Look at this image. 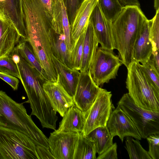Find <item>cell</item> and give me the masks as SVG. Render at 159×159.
Returning <instances> with one entry per match:
<instances>
[{
  "label": "cell",
  "mask_w": 159,
  "mask_h": 159,
  "mask_svg": "<svg viewBox=\"0 0 159 159\" xmlns=\"http://www.w3.org/2000/svg\"><path fill=\"white\" fill-rule=\"evenodd\" d=\"M26 39L44 70L48 80L56 81L57 78L53 62V55L49 34L52 27L51 17L42 7L29 8L23 13Z\"/></svg>",
  "instance_id": "obj_1"
},
{
  "label": "cell",
  "mask_w": 159,
  "mask_h": 159,
  "mask_svg": "<svg viewBox=\"0 0 159 159\" xmlns=\"http://www.w3.org/2000/svg\"><path fill=\"white\" fill-rule=\"evenodd\" d=\"M148 19L140 6L130 5L123 7L112 22L113 48L118 50V56L126 68L133 61L134 44Z\"/></svg>",
  "instance_id": "obj_2"
},
{
  "label": "cell",
  "mask_w": 159,
  "mask_h": 159,
  "mask_svg": "<svg viewBox=\"0 0 159 159\" xmlns=\"http://www.w3.org/2000/svg\"><path fill=\"white\" fill-rule=\"evenodd\" d=\"M19 55L18 61L14 62L32 110L31 115L38 119L43 128L55 130L58 117L43 90L44 82L35 70Z\"/></svg>",
  "instance_id": "obj_3"
},
{
  "label": "cell",
  "mask_w": 159,
  "mask_h": 159,
  "mask_svg": "<svg viewBox=\"0 0 159 159\" xmlns=\"http://www.w3.org/2000/svg\"><path fill=\"white\" fill-rule=\"evenodd\" d=\"M0 126L26 135L36 146L49 149L48 138L28 114L22 103H19L0 90Z\"/></svg>",
  "instance_id": "obj_4"
},
{
  "label": "cell",
  "mask_w": 159,
  "mask_h": 159,
  "mask_svg": "<svg viewBox=\"0 0 159 159\" xmlns=\"http://www.w3.org/2000/svg\"><path fill=\"white\" fill-rule=\"evenodd\" d=\"M127 68L126 88L134 103L146 110L159 111V92L149 80L141 64L133 61Z\"/></svg>",
  "instance_id": "obj_5"
},
{
  "label": "cell",
  "mask_w": 159,
  "mask_h": 159,
  "mask_svg": "<svg viewBox=\"0 0 159 159\" xmlns=\"http://www.w3.org/2000/svg\"><path fill=\"white\" fill-rule=\"evenodd\" d=\"M1 159H39L36 145L26 135L0 126Z\"/></svg>",
  "instance_id": "obj_6"
},
{
  "label": "cell",
  "mask_w": 159,
  "mask_h": 159,
  "mask_svg": "<svg viewBox=\"0 0 159 159\" xmlns=\"http://www.w3.org/2000/svg\"><path fill=\"white\" fill-rule=\"evenodd\" d=\"M117 104L133 121L142 138L159 134V111H149L139 107L128 93L123 94Z\"/></svg>",
  "instance_id": "obj_7"
},
{
  "label": "cell",
  "mask_w": 159,
  "mask_h": 159,
  "mask_svg": "<svg viewBox=\"0 0 159 159\" xmlns=\"http://www.w3.org/2000/svg\"><path fill=\"white\" fill-rule=\"evenodd\" d=\"M122 64L119 57L113 51L98 47L90 69L91 76L96 85L101 87L110 80L115 79Z\"/></svg>",
  "instance_id": "obj_8"
},
{
  "label": "cell",
  "mask_w": 159,
  "mask_h": 159,
  "mask_svg": "<svg viewBox=\"0 0 159 159\" xmlns=\"http://www.w3.org/2000/svg\"><path fill=\"white\" fill-rule=\"evenodd\" d=\"M111 91L99 88L96 97L91 107L85 115V120L83 134L87 135L95 128L106 126L107 122L115 108L111 100Z\"/></svg>",
  "instance_id": "obj_9"
},
{
  "label": "cell",
  "mask_w": 159,
  "mask_h": 159,
  "mask_svg": "<svg viewBox=\"0 0 159 159\" xmlns=\"http://www.w3.org/2000/svg\"><path fill=\"white\" fill-rule=\"evenodd\" d=\"M99 87L93 80L90 70L80 72L75 93L73 97L75 106L85 114L93 104Z\"/></svg>",
  "instance_id": "obj_10"
},
{
  "label": "cell",
  "mask_w": 159,
  "mask_h": 159,
  "mask_svg": "<svg viewBox=\"0 0 159 159\" xmlns=\"http://www.w3.org/2000/svg\"><path fill=\"white\" fill-rule=\"evenodd\" d=\"M106 126L111 136L113 137L118 136L122 142L128 136L139 140L142 139L131 119L117 106L112 112Z\"/></svg>",
  "instance_id": "obj_11"
},
{
  "label": "cell",
  "mask_w": 159,
  "mask_h": 159,
  "mask_svg": "<svg viewBox=\"0 0 159 159\" xmlns=\"http://www.w3.org/2000/svg\"><path fill=\"white\" fill-rule=\"evenodd\" d=\"M78 136L77 132L54 130L48 138L50 151L55 159H73Z\"/></svg>",
  "instance_id": "obj_12"
},
{
  "label": "cell",
  "mask_w": 159,
  "mask_h": 159,
  "mask_svg": "<svg viewBox=\"0 0 159 159\" xmlns=\"http://www.w3.org/2000/svg\"><path fill=\"white\" fill-rule=\"evenodd\" d=\"M43 88L52 108L61 117H63L70 107L75 105L73 97L60 84L58 74L56 81H46L43 84Z\"/></svg>",
  "instance_id": "obj_13"
},
{
  "label": "cell",
  "mask_w": 159,
  "mask_h": 159,
  "mask_svg": "<svg viewBox=\"0 0 159 159\" xmlns=\"http://www.w3.org/2000/svg\"><path fill=\"white\" fill-rule=\"evenodd\" d=\"M99 43L104 49L113 51L112 22L103 14L98 3L93 10L89 19Z\"/></svg>",
  "instance_id": "obj_14"
},
{
  "label": "cell",
  "mask_w": 159,
  "mask_h": 159,
  "mask_svg": "<svg viewBox=\"0 0 159 159\" xmlns=\"http://www.w3.org/2000/svg\"><path fill=\"white\" fill-rule=\"evenodd\" d=\"M20 39L18 31L0 7V57L9 55Z\"/></svg>",
  "instance_id": "obj_15"
},
{
  "label": "cell",
  "mask_w": 159,
  "mask_h": 159,
  "mask_svg": "<svg viewBox=\"0 0 159 159\" xmlns=\"http://www.w3.org/2000/svg\"><path fill=\"white\" fill-rule=\"evenodd\" d=\"M52 27L55 33L63 34L68 49L70 51L72 47L71 28L66 9L63 0L52 2Z\"/></svg>",
  "instance_id": "obj_16"
},
{
  "label": "cell",
  "mask_w": 159,
  "mask_h": 159,
  "mask_svg": "<svg viewBox=\"0 0 159 159\" xmlns=\"http://www.w3.org/2000/svg\"><path fill=\"white\" fill-rule=\"evenodd\" d=\"M151 20L146 21L134 45L133 61L140 63L146 62L151 58L152 48L150 37Z\"/></svg>",
  "instance_id": "obj_17"
},
{
  "label": "cell",
  "mask_w": 159,
  "mask_h": 159,
  "mask_svg": "<svg viewBox=\"0 0 159 159\" xmlns=\"http://www.w3.org/2000/svg\"><path fill=\"white\" fill-rule=\"evenodd\" d=\"M98 1V0H84L78 10L70 27L72 45L84 31L90 15Z\"/></svg>",
  "instance_id": "obj_18"
},
{
  "label": "cell",
  "mask_w": 159,
  "mask_h": 159,
  "mask_svg": "<svg viewBox=\"0 0 159 159\" xmlns=\"http://www.w3.org/2000/svg\"><path fill=\"white\" fill-rule=\"evenodd\" d=\"M98 43L92 25L89 20L84 31L83 56L80 72H84L90 70Z\"/></svg>",
  "instance_id": "obj_19"
},
{
  "label": "cell",
  "mask_w": 159,
  "mask_h": 159,
  "mask_svg": "<svg viewBox=\"0 0 159 159\" xmlns=\"http://www.w3.org/2000/svg\"><path fill=\"white\" fill-rule=\"evenodd\" d=\"M53 62L57 73L59 75L60 84L67 92L73 97L75 93L80 71L68 66L54 56Z\"/></svg>",
  "instance_id": "obj_20"
},
{
  "label": "cell",
  "mask_w": 159,
  "mask_h": 159,
  "mask_svg": "<svg viewBox=\"0 0 159 159\" xmlns=\"http://www.w3.org/2000/svg\"><path fill=\"white\" fill-rule=\"evenodd\" d=\"M0 7L6 17L13 24L21 38L26 39V28L21 9L20 0H5Z\"/></svg>",
  "instance_id": "obj_21"
},
{
  "label": "cell",
  "mask_w": 159,
  "mask_h": 159,
  "mask_svg": "<svg viewBox=\"0 0 159 159\" xmlns=\"http://www.w3.org/2000/svg\"><path fill=\"white\" fill-rule=\"evenodd\" d=\"M85 120L84 113L75 105L70 107L59 123L58 132H82Z\"/></svg>",
  "instance_id": "obj_22"
},
{
  "label": "cell",
  "mask_w": 159,
  "mask_h": 159,
  "mask_svg": "<svg viewBox=\"0 0 159 159\" xmlns=\"http://www.w3.org/2000/svg\"><path fill=\"white\" fill-rule=\"evenodd\" d=\"M14 49L35 70L43 82L48 80L44 70L26 40L21 38Z\"/></svg>",
  "instance_id": "obj_23"
},
{
  "label": "cell",
  "mask_w": 159,
  "mask_h": 159,
  "mask_svg": "<svg viewBox=\"0 0 159 159\" xmlns=\"http://www.w3.org/2000/svg\"><path fill=\"white\" fill-rule=\"evenodd\" d=\"M49 37L53 55L71 68L70 62V52L67 49L64 34L56 33L52 29L50 32Z\"/></svg>",
  "instance_id": "obj_24"
},
{
  "label": "cell",
  "mask_w": 159,
  "mask_h": 159,
  "mask_svg": "<svg viewBox=\"0 0 159 159\" xmlns=\"http://www.w3.org/2000/svg\"><path fill=\"white\" fill-rule=\"evenodd\" d=\"M78 134L73 159H96L97 152L94 142L82 132Z\"/></svg>",
  "instance_id": "obj_25"
},
{
  "label": "cell",
  "mask_w": 159,
  "mask_h": 159,
  "mask_svg": "<svg viewBox=\"0 0 159 159\" xmlns=\"http://www.w3.org/2000/svg\"><path fill=\"white\" fill-rule=\"evenodd\" d=\"M94 143L96 152L99 155L104 152L113 144V138L107 127H97L87 135Z\"/></svg>",
  "instance_id": "obj_26"
},
{
  "label": "cell",
  "mask_w": 159,
  "mask_h": 159,
  "mask_svg": "<svg viewBox=\"0 0 159 159\" xmlns=\"http://www.w3.org/2000/svg\"><path fill=\"white\" fill-rule=\"evenodd\" d=\"M125 146L130 159H152L148 152L142 147L138 139L130 136L125 137Z\"/></svg>",
  "instance_id": "obj_27"
},
{
  "label": "cell",
  "mask_w": 159,
  "mask_h": 159,
  "mask_svg": "<svg viewBox=\"0 0 159 159\" xmlns=\"http://www.w3.org/2000/svg\"><path fill=\"white\" fill-rule=\"evenodd\" d=\"M84 39V31L75 42L70 52V62L71 68L79 71L82 58Z\"/></svg>",
  "instance_id": "obj_28"
},
{
  "label": "cell",
  "mask_w": 159,
  "mask_h": 159,
  "mask_svg": "<svg viewBox=\"0 0 159 159\" xmlns=\"http://www.w3.org/2000/svg\"><path fill=\"white\" fill-rule=\"evenodd\" d=\"M98 3L105 17L111 22L118 15L123 7L119 0H98Z\"/></svg>",
  "instance_id": "obj_29"
},
{
  "label": "cell",
  "mask_w": 159,
  "mask_h": 159,
  "mask_svg": "<svg viewBox=\"0 0 159 159\" xmlns=\"http://www.w3.org/2000/svg\"><path fill=\"white\" fill-rule=\"evenodd\" d=\"M141 66L147 77L155 89L159 92V73L150 59Z\"/></svg>",
  "instance_id": "obj_30"
},
{
  "label": "cell",
  "mask_w": 159,
  "mask_h": 159,
  "mask_svg": "<svg viewBox=\"0 0 159 159\" xmlns=\"http://www.w3.org/2000/svg\"><path fill=\"white\" fill-rule=\"evenodd\" d=\"M150 37L152 43V52L159 50V9L151 19L150 30Z\"/></svg>",
  "instance_id": "obj_31"
},
{
  "label": "cell",
  "mask_w": 159,
  "mask_h": 159,
  "mask_svg": "<svg viewBox=\"0 0 159 159\" xmlns=\"http://www.w3.org/2000/svg\"><path fill=\"white\" fill-rule=\"evenodd\" d=\"M0 71L20 78L17 66L10 55L0 57Z\"/></svg>",
  "instance_id": "obj_32"
},
{
  "label": "cell",
  "mask_w": 159,
  "mask_h": 159,
  "mask_svg": "<svg viewBox=\"0 0 159 159\" xmlns=\"http://www.w3.org/2000/svg\"><path fill=\"white\" fill-rule=\"evenodd\" d=\"M84 0H63L70 27L78 10Z\"/></svg>",
  "instance_id": "obj_33"
},
{
  "label": "cell",
  "mask_w": 159,
  "mask_h": 159,
  "mask_svg": "<svg viewBox=\"0 0 159 159\" xmlns=\"http://www.w3.org/2000/svg\"><path fill=\"white\" fill-rule=\"evenodd\" d=\"M146 139L149 145V155L152 159H159V134H151Z\"/></svg>",
  "instance_id": "obj_34"
},
{
  "label": "cell",
  "mask_w": 159,
  "mask_h": 159,
  "mask_svg": "<svg viewBox=\"0 0 159 159\" xmlns=\"http://www.w3.org/2000/svg\"><path fill=\"white\" fill-rule=\"evenodd\" d=\"M117 145L116 143L113 145L104 152L98 155L97 159H117Z\"/></svg>",
  "instance_id": "obj_35"
},
{
  "label": "cell",
  "mask_w": 159,
  "mask_h": 159,
  "mask_svg": "<svg viewBox=\"0 0 159 159\" xmlns=\"http://www.w3.org/2000/svg\"><path fill=\"white\" fill-rule=\"evenodd\" d=\"M0 78L9 84L13 90L18 89L19 81L16 77L0 71Z\"/></svg>",
  "instance_id": "obj_36"
},
{
  "label": "cell",
  "mask_w": 159,
  "mask_h": 159,
  "mask_svg": "<svg viewBox=\"0 0 159 159\" xmlns=\"http://www.w3.org/2000/svg\"><path fill=\"white\" fill-rule=\"evenodd\" d=\"M36 150L39 159H54L49 149L40 146H36Z\"/></svg>",
  "instance_id": "obj_37"
},
{
  "label": "cell",
  "mask_w": 159,
  "mask_h": 159,
  "mask_svg": "<svg viewBox=\"0 0 159 159\" xmlns=\"http://www.w3.org/2000/svg\"><path fill=\"white\" fill-rule=\"evenodd\" d=\"M46 11L52 17L51 0H40Z\"/></svg>",
  "instance_id": "obj_38"
},
{
  "label": "cell",
  "mask_w": 159,
  "mask_h": 159,
  "mask_svg": "<svg viewBox=\"0 0 159 159\" xmlns=\"http://www.w3.org/2000/svg\"><path fill=\"white\" fill-rule=\"evenodd\" d=\"M159 51L152 52L151 59L156 66L157 69L159 71Z\"/></svg>",
  "instance_id": "obj_39"
},
{
  "label": "cell",
  "mask_w": 159,
  "mask_h": 159,
  "mask_svg": "<svg viewBox=\"0 0 159 159\" xmlns=\"http://www.w3.org/2000/svg\"><path fill=\"white\" fill-rule=\"evenodd\" d=\"M154 7L156 11L159 9V0H154Z\"/></svg>",
  "instance_id": "obj_40"
},
{
  "label": "cell",
  "mask_w": 159,
  "mask_h": 159,
  "mask_svg": "<svg viewBox=\"0 0 159 159\" xmlns=\"http://www.w3.org/2000/svg\"><path fill=\"white\" fill-rule=\"evenodd\" d=\"M5 1V0H0V2H3Z\"/></svg>",
  "instance_id": "obj_41"
},
{
  "label": "cell",
  "mask_w": 159,
  "mask_h": 159,
  "mask_svg": "<svg viewBox=\"0 0 159 159\" xmlns=\"http://www.w3.org/2000/svg\"><path fill=\"white\" fill-rule=\"evenodd\" d=\"M52 0V2H53V1H54L55 0Z\"/></svg>",
  "instance_id": "obj_42"
},
{
  "label": "cell",
  "mask_w": 159,
  "mask_h": 159,
  "mask_svg": "<svg viewBox=\"0 0 159 159\" xmlns=\"http://www.w3.org/2000/svg\"><path fill=\"white\" fill-rule=\"evenodd\" d=\"M0 159H1V156H0Z\"/></svg>",
  "instance_id": "obj_43"
}]
</instances>
